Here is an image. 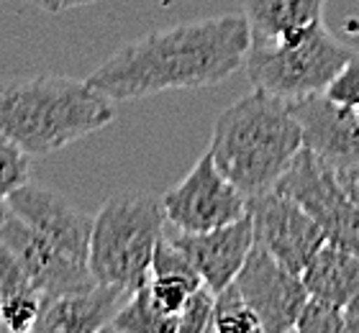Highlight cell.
I'll return each mask as SVG.
<instances>
[{
  "label": "cell",
  "instance_id": "obj_1",
  "mask_svg": "<svg viewBox=\"0 0 359 333\" xmlns=\"http://www.w3.org/2000/svg\"><path fill=\"white\" fill-rule=\"evenodd\" d=\"M249 44L252 34L244 13L175 23L123 44L88 82L116 103L167 90L210 88L239 72Z\"/></svg>",
  "mask_w": 359,
  "mask_h": 333
},
{
  "label": "cell",
  "instance_id": "obj_2",
  "mask_svg": "<svg viewBox=\"0 0 359 333\" xmlns=\"http://www.w3.org/2000/svg\"><path fill=\"white\" fill-rule=\"evenodd\" d=\"M303 149V128L290 103L255 88L216 121L208 151L218 170L247 195L269 193Z\"/></svg>",
  "mask_w": 359,
  "mask_h": 333
},
{
  "label": "cell",
  "instance_id": "obj_3",
  "mask_svg": "<svg viewBox=\"0 0 359 333\" xmlns=\"http://www.w3.org/2000/svg\"><path fill=\"white\" fill-rule=\"evenodd\" d=\"M113 118V100L88 80L41 74L0 82V133L31 156L54 154Z\"/></svg>",
  "mask_w": 359,
  "mask_h": 333
},
{
  "label": "cell",
  "instance_id": "obj_4",
  "mask_svg": "<svg viewBox=\"0 0 359 333\" xmlns=\"http://www.w3.org/2000/svg\"><path fill=\"white\" fill-rule=\"evenodd\" d=\"M167 229L162 200L151 195H116L93 218L88 266L103 285L128 295L151 277V257Z\"/></svg>",
  "mask_w": 359,
  "mask_h": 333
},
{
  "label": "cell",
  "instance_id": "obj_5",
  "mask_svg": "<svg viewBox=\"0 0 359 333\" xmlns=\"http://www.w3.org/2000/svg\"><path fill=\"white\" fill-rule=\"evenodd\" d=\"M352 54L354 49L331 36L323 23H316L313 29L275 44H249L244 72L252 88L295 103L326 93Z\"/></svg>",
  "mask_w": 359,
  "mask_h": 333
},
{
  "label": "cell",
  "instance_id": "obj_6",
  "mask_svg": "<svg viewBox=\"0 0 359 333\" xmlns=\"http://www.w3.org/2000/svg\"><path fill=\"white\" fill-rule=\"evenodd\" d=\"M277 187L313 215L329 241L359 254V205L329 162L303 147Z\"/></svg>",
  "mask_w": 359,
  "mask_h": 333
},
{
  "label": "cell",
  "instance_id": "obj_7",
  "mask_svg": "<svg viewBox=\"0 0 359 333\" xmlns=\"http://www.w3.org/2000/svg\"><path fill=\"white\" fill-rule=\"evenodd\" d=\"M162 208L170 226L185 233H203L239 221L249 213V200L205 151L185 179L162 195Z\"/></svg>",
  "mask_w": 359,
  "mask_h": 333
},
{
  "label": "cell",
  "instance_id": "obj_8",
  "mask_svg": "<svg viewBox=\"0 0 359 333\" xmlns=\"http://www.w3.org/2000/svg\"><path fill=\"white\" fill-rule=\"evenodd\" d=\"M249 215L255 226V244L298 274H303L323 241H329L313 215L280 187L249 200Z\"/></svg>",
  "mask_w": 359,
  "mask_h": 333
},
{
  "label": "cell",
  "instance_id": "obj_9",
  "mask_svg": "<svg viewBox=\"0 0 359 333\" xmlns=\"http://www.w3.org/2000/svg\"><path fill=\"white\" fill-rule=\"evenodd\" d=\"M236 285L259 315L264 333L295 331L300 311L311 297L303 274L287 269L259 244L252 246L241 272L236 274Z\"/></svg>",
  "mask_w": 359,
  "mask_h": 333
},
{
  "label": "cell",
  "instance_id": "obj_10",
  "mask_svg": "<svg viewBox=\"0 0 359 333\" xmlns=\"http://www.w3.org/2000/svg\"><path fill=\"white\" fill-rule=\"evenodd\" d=\"M0 241L13 252L23 272L34 282V287L41 292L44 303L97 282L85 261L65 254L60 246H54L39 231L26 226L11 210L0 223Z\"/></svg>",
  "mask_w": 359,
  "mask_h": 333
},
{
  "label": "cell",
  "instance_id": "obj_11",
  "mask_svg": "<svg viewBox=\"0 0 359 333\" xmlns=\"http://www.w3.org/2000/svg\"><path fill=\"white\" fill-rule=\"evenodd\" d=\"M8 210L44 238H49L54 246H60L65 254L88 264L93 218L77 210L67 198L54 193L52 187L29 179L8 198Z\"/></svg>",
  "mask_w": 359,
  "mask_h": 333
},
{
  "label": "cell",
  "instance_id": "obj_12",
  "mask_svg": "<svg viewBox=\"0 0 359 333\" xmlns=\"http://www.w3.org/2000/svg\"><path fill=\"white\" fill-rule=\"evenodd\" d=\"M167 236L182 249L190 264L198 269L203 285H208L213 292H221L226 285L236 280L241 266L247 261L252 246H255V226L252 215H241L239 221L218 226L203 233H185L167 223Z\"/></svg>",
  "mask_w": 359,
  "mask_h": 333
},
{
  "label": "cell",
  "instance_id": "obj_13",
  "mask_svg": "<svg viewBox=\"0 0 359 333\" xmlns=\"http://www.w3.org/2000/svg\"><path fill=\"white\" fill-rule=\"evenodd\" d=\"M303 128V147L329 162L334 170H359V121L354 108L334 103L326 93L290 103Z\"/></svg>",
  "mask_w": 359,
  "mask_h": 333
},
{
  "label": "cell",
  "instance_id": "obj_14",
  "mask_svg": "<svg viewBox=\"0 0 359 333\" xmlns=\"http://www.w3.org/2000/svg\"><path fill=\"white\" fill-rule=\"evenodd\" d=\"M128 292L116 285L93 282L69 295L49 300L41 308L39 333H95L108 331V323L128 300Z\"/></svg>",
  "mask_w": 359,
  "mask_h": 333
},
{
  "label": "cell",
  "instance_id": "obj_15",
  "mask_svg": "<svg viewBox=\"0 0 359 333\" xmlns=\"http://www.w3.org/2000/svg\"><path fill=\"white\" fill-rule=\"evenodd\" d=\"M326 0H241L252 44H275L323 23Z\"/></svg>",
  "mask_w": 359,
  "mask_h": 333
},
{
  "label": "cell",
  "instance_id": "obj_16",
  "mask_svg": "<svg viewBox=\"0 0 359 333\" xmlns=\"http://www.w3.org/2000/svg\"><path fill=\"white\" fill-rule=\"evenodd\" d=\"M303 282L308 295L346 308L359 297V254L334 241H323V246L303 269Z\"/></svg>",
  "mask_w": 359,
  "mask_h": 333
},
{
  "label": "cell",
  "instance_id": "obj_17",
  "mask_svg": "<svg viewBox=\"0 0 359 333\" xmlns=\"http://www.w3.org/2000/svg\"><path fill=\"white\" fill-rule=\"evenodd\" d=\"M0 315L6 323V331L11 333H29L36 331V323L41 318L44 297L34 287L29 274L13 257V252L0 241Z\"/></svg>",
  "mask_w": 359,
  "mask_h": 333
},
{
  "label": "cell",
  "instance_id": "obj_18",
  "mask_svg": "<svg viewBox=\"0 0 359 333\" xmlns=\"http://www.w3.org/2000/svg\"><path fill=\"white\" fill-rule=\"evenodd\" d=\"M180 315H167L151 300L149 285H144L128 297L116 318L108 323V331L116 333H177Z\"/></svg>",
  "mask_w": 359,
  "mask_h": 333
},
{
  "label": "cell",
  "instance_id": "obj_19",
  "mask_svg": "<svg viewBox=\"0 0 359 333\" xmlns=\"http://www.w3.org/2000/svg\"><path fill=\"white\" fill-rule=\"evenodd\" d=\"M213 323H216V333H262V320L247 303V297L241 295L236 280L216 292Z\"/></svg>",
  "mask_w": 359,
  "mask_h": 333
},
{
  "label": "cell",
  "instance_id": "obj_20",
  "mask_svg": "<svg viewBox=\"0 0 359 333\" xmlns=\"http://www.w3.org/2000/svg\"><path fill=\"white\" fill-rule=\"evenodd\" d=\"M149 292L157 308L167 315H180L187 297L201 287L203 280L198 272H157L149 277Z\"/></svg>",
  "mask_w": 359,
  "mask_h": 333
},
{
  "label": "cell",
  "instance_id": "obj_21",
  "mask_svg": "<svg viewBox=\"0 0 359 333\" xmlns=\"http://www.w3.org/2000/svg\"><path fill=\"white\" fill-rule=\"evenodd\" d=\"M31 177V154L0 133V223L8 215V198Z\"/></svg>",
  "mask_w": 359,
  "mask_h": 333
},
{
  "label": "cell",
  "instance_id": "obj_22",
  "mask_svg": "<svg viewBox=\"0 0 359 333\" xmlns=\"http://www.w3.org/2000/svg\"><path fill=\"white\" fill-rule=\"evenodd\" d=\"M298 333H341L344 326V308L331 300L311 295L303 305V311L295 323Z\"/></svg>",
  "mask_w": 359,
  "mask_h": 333
},
{
  "label": "cell",
  "instance_id": "obj_23",
  "mask_svg": "<svg viewBox=\"0 0 359 333\" xmlns=\"http://www.w3.org/2000/svg\"><path fill=\"white\" fill-rule=\"evenodd\" d=\"M213 305H216V292H213L208 285H201L193 295L187 297L185 308L180 311L177 333L216 331V323H213Z\"/></svg>",
  "mask_w": 359,
  "mask_h": 333
},
{
  "label": "cell",
  "instance_id": "obj_24",
  "mask_svg": "<svg viewBox=\"0 0 359 333\" xmlns=\"http://www.w3.org/2000/svg\"><path fill=\"white\" fill-rule=\"evenodd\" d=\"M326 95L334 103H341L346 108H357L359 105V52H354L349 57L341 72L331 80V85L326 88Z\"/></svg>",
  "mask_w": 359,
  "mask_h": 333
},
{
  "label": "cell",
  "instance_id": "obj_25",
  "mask_svg": "<svg viewBox=\"0 0 359 333\" xmlns=\"http://www.w3.org/2000/svg\"><path fill=\"white\" fill-rule=\"evenodd\" d=\"M344 326L349 333H359V297L344 308Z\"/></svg>",
  "mask_w": 359,
  "mask_h": 333
},
{
  "label": "cell",
  "instance_id": "obj_26",
  "mask_svg": "<svg viewBox=\"0 0 359 333\" xmlns=\"http://www.w3.org/2000/svg\"><path fill=\"white\" fill-rule=\"evenodd\" d=\"M339 177H341V182H344V187L349 190V195L354 198V203L359 205V170L354 172H344V170H337Z\"/></svg>",
  "mask_w": 359,
  "mask_h": 333
},
{
  "label": "cell",
  "instance_id": "obj_27",
  "mask_svg": "<svg viewBox=\"0 0 359 333\" xmlns=\"http://www.w3.org/2000/svg\"><path fill=\"white\" fill-rule=\"evenodd\" d=\"M29 3L41 8V11H46V13H60V11H65V8H62V0H29Z\"/></svg>",
  "mask_w": 359,
  "mask_h": 333
},
{
  "label": "cell",
  "instance_id": "obj_28",
  "mask_svg": "<svg viewBox=\"0 0 359 333\" xmlns=\"http://www.w3.org/2000/svg\"><path fill=\"white\" fill-rule=\"evenodd\" d=\"M90 3H95V0H62V8L67 11V8H80V6H90Z\"/></svg>",
  "mask_w": 359,
  "mask_h": 333
},
{
  "label": "cell",
  "instance_id": "obj_29",
  "mask_svg": "<svg viewBox=\"0 0 359 333\" xmlns=\"http://www.w3.org/2000/svg\"><path fill=\"white\" fill-rule=\"evenodd\" d=\"M0 305H3V300H0ZM0 331H6V323H3V315H0Z\"/></svg>",
  "mask_w": 359,
  "mask_h": 333
},
{
  "label": "cell",
  "instance_id": "obj_30",
  "mask_svg": "<svg viewBox=\"0 0 359 333\" xmlns=\"http://www.w3.org/2000/svg\"><path fill=\"white\" fill-rule=\"evenodd\" d=\"M354 113H357V121H359V105H357V108H354Z\"/></svg>",
  "mask_w": 359,
  "mask_h": 333
}]
</instances>
